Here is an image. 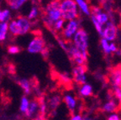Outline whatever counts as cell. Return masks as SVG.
I'll list each match as a JSON object with an SVG mask.
<instances>
[{
    "label": "cell",
    "instance_id": "cell-4",
    "mask_svg": "<svg viewBox=\"0 0 121 120\" xmlns=\"http://www.w3.org/2000/svg\"><path fill=\"white\" fill-rule=\"evenodd\" d=\"M80 28V21L78 19L68 20L66 24H65L60 34L61 35L62 41L65 43H68L72 40V37L75 34V33L78 31V30Z\"/></svg>",
    "mask_w": 121,
    "mask_h": 120
},
{
    "label": "cell",
    "instance_id": "cell-23",
    "mask_svg": "<svg viewBox=\"0 0 121 120\" xmlns=\"http://www.w3.org/2000/svg\"><path fill=\"white\" fill-rule=\"evenodd\" d=\"M11 20V12L9 9H0V22H9Z\"/></svg>",
    "mask_w": 121,
    "mask_h": 120
},
{
    "label": "cell",
    "instance_id": "cell-22",
    "mask_svg": "<svg viewBox=\"0 0 121 120\" xmlns=\"http://www.w3.org/2000/svg\"><path fill=\"white\" fill-rule=\"evenodd\" d=\"M65 24H66V20H65L64 19H62V18H60V19H58V20L53 25L52 28H51V30H53V32H54L55 34H59L60 32H61V30H62Z\"/></svg>",
    "mask_w": 121,
    "mask_h": 120
},
{
    "label": "cell",
    "instance_id": "cell-2",
    "mask_svg": "<svg viewBox=\"0 0 121 120\" xmlns=\"http://www.w3.org/2000/svg\"><path fill=\"white\" fill-rule=\"evenodd\" d=\"M61 18L66 21L78 19L79 12L75 0H60Z\"/></svg>",
    "mask_w": 121,
    "mask_h": 120
},
{
    "label": "cell",
    "instance_id": "cell-6",
    "mask_svg": "<svg viewBox=\"0 0 121 120\" xmlns=\"http://www.w3.org/2000/svg\"><path fill=\"white\" fill-rule=\"evenodd\" d=\"M87 66L86 65H77L72 70V78L78 85L87 82Z\"/></svg>",
    "mask_w": 121,
    "mask_h": 120
},
{
    "label": "cell",
    "instance_id": "cell-16",
    "mask_svg": "<svg viewBox=\"0 0 121 120\" xmlns=\"http://www.w3.org/2000/svg\"><path fill=\"white\" fill-rule=\"evenodd\" d=\"M63 101H64L66 107L71 112H73L75 110L76 107H77V99L72 94H66L63 98Z\"/></svg>",
    "mask_w": 121,
    "mask_h": 120
},
{
    "label": "cell",
    "instance_id": "cell-11",
    "mask_svg": "<svg viewBox=\"0 0 121 120\" xmlns=\"http://www.w3.org/2000/svg\"><path fill=\"white\" fill-rule=\"evenodd\" d=\"M91 14L94 15L95 19L98 20V22L102 25L103 27L104 26L106 23L108 22V14L105 12H104L100 8L98 7H93L91 8Z\"/></svg>",
    "mask_w": 121,
    "mask_h": 120
},
{
    "label": "cell",
    "instance_id": "cell-3",
    "mask_svg": "<svg viewBox=\"0 0 121 120\" xmlns=\"http://www.w3.org/2000/svg\"><path fill=\"white\" fill-rule=\"evenodd\" d=\"M72 45L76 47L81 53H82L86 57H87L88 53V34L84 29L79 28L76 32L72 39Z\"/></svg>",
    "mask_w": 121,
    "mask_h": 120
},
{
    "label": "cell",
    "instance_id": "cell-34",
    "mask_svg": "<svg viewBox=\"0 0 121 120\" xmlns=\"http://www.w3.org/2000/svg\"><path fill=\"white\" fill-rule=\"evenodd\" d=\"M99 1H103V0H99Z\"/></svg>",
    "mask_w": 121,
    "mask_h": 120
},
{
    "label": "cell",
    "instance_id": "cell-17",
    "mask_svg": "<svg viewBox=\"0 0 121 120\" xmlns=\"http://www.w3.org/2000/svg\"><path fill=\"white\" fill-rule=\"evenodd\" d=\"M18 84L19 85L22 90L24 91L25 95H30L32 91V83L30 80L26 78H22L19 79L18 81Z\"/></svg>",
    "mask_w": 121,
    "mask_h": 120
},
{
    "label": "cell",
    "instance_id": "cell-25",
    "mask_svg": "<svg viewBox=\"0 0 121 120\" xmlns=\"http://www.w3.org/2000/svg\"><path fill=\"white\" fill-rule=\"evenodd\" d=\"M39 13H40V10H39V8L37 6H33L30 12L28 14V19H30V21L35 20V19H37V17L39 16Z\"/></svg>",
    "mask_w": 121,
    "mask_h": 120
},
{
    "label": "cell",
    "instance_id": "cell-26",
    "mask_svg": "<svg viewBox=\"0 0 121 120\" xmlns=\"http://www.w3.org/2000/svg\"><path fill=\"white\" fill-rule=\"evenodd\" d=\"M100 44H101V47H102L103 51L104 52L105 55H110L111 52H110V48H109V43L107 39H105L104 38L102 37L100 40Z\"/></svg>",
    "mask_w": 121,
    "mask_h": 120
},
{
    "label": "cell",
    "instance_id": "cell-29",
    "mask_svg": "<svg viewBox=\"0 0 121 120\" xmlns=\"http://www.w3.org/2000/svg\"><path fill=\"white\" fill-rule=\"evenodd\" d=\"M8 52L11 55L18 54V53L20 52V48L19 46H17V45H9V46L8 47Z\"/></svg>",
    "mask_w": 121,
    "mask_h": 120
},
{
    "label": "cell",
    "instance_id": "cell-27",
    "mask_svg": "<svg viewBox=\"0 0 121 120\" xmlns=\"http://www.w3.org/2000/svg\"><path fill=\"white\" fill-rule=\"evenodd\" d=\"M90 17H91V20H92V22H93V25H94L95 29H96V30L98 31V33L99 34H100L101 36H102V34H103V28L104 27L102 26V25L99 24V23L98 22V20H97L96 19H95L94 15L93 14H90Z\"/></svg>",
    "mask_w": 121,
    "mask_h": 120
},
{
    "label": "cell",
    "instance_id": "cell-1",
    "mask_svg": "<svg viewBox=\"0 0 121 120\" xmlns=\"http://www.w3.org/2000/svg\"><path fill=\"white\" fill-rule=\"evenodd\" d=\"M61 18L60 0H51L43 9V21L48 29L51 30L53 25Z\"/></svg>",
    "mask_w": 121,
    "mask_h": 120
},
{
    "label": "cell",
    "instance_id": "cell-24",
    "mask_svg": "<svg viewBox=\"0 0 121 120\" xmlns=\"http://www.w3.org/2000/svg\"><path fill=\"white\" fill-rule=\"evenodd\" d=\"M29 103H30V100L28 99V98H27L26 96H24V97L21 98L20 105H19V111H20L22 113H24V114L26 113L27 109H28Z\"/></svg>",
    "mask_w": 121,
    "mask_h": 120
},
{
    "label": "cell",
    "instance_id": "cell-33",
    "mask_svg": "<svg viewBox=\"0 0 121 120\" xmlns=\"http://www.w3.org/2000/svg\"><path fill=\"white\" fill-rule=\"evenodd\" d=\"M117 53H118V55L121 56V49H120V51H119V50H118V51H117Z\"/></svg>",
    "mask_w": 121,
    "mask_h": 120
},
{
    "label": "cell",
    "instance_id": "cell-13",
    "mask_svg": "<svg viewBox=\"0 0 121 120\" xmlns=\"http://www.w3.org/2000/svg\"><path fill=\"white\" fill-rule=\"evenodd\" d=\"M61 101H62V98L60 95H56V94L52 95L48 98L47 103H46V107L50 111H55L60 104Z\"/></svg>",
    "mask_w": 121,
    "mask_h": 120
},
{
    "label": "cell",
    "instance_id": "cell-10",
    "mask_svg": "<svg viewBox=\"0 0 121 120\" xmlns=\"http://www.w3.org/2000/svg\"><path fill=\"white\" fill-rule=\"evenodd\" d=\"M39 109H40V104H39V99L36 98L32 101H30L29 107L26 113H25V116L27 118H37L39 115Z\"/></svg>",
    "mask_w": 121,
    "mask_h": 120
},
{
    "label": "cell",
    "instance_id": "cell-30",
    "mask_svg": "<svg viewBox=\"0 0 121 120\" xmlns=\"http://www.w3.org/2000/svg\"><path fill=\"white\" fill-rule=\"evenodd\" d=\"M107 119L108 120H119L121 119V118L119 117V114L117 113H111L109 114V116L107 118Z\"/></svg>",
    "mask_w": 121,
    "mask_h": 120
},
{
    "label": "cell",
    "instance_id": "cell-14",
    "mask_svg": "<svg viewBox=\"0 0 121 120\" xmlns=\"http://www.w3.org/2000/svg\"><path fill=\"white\" fill-rule=\"evenodd\" d=\"M119 103L115 101V100L111 99L109 101H108L106 103H104V106L102 107V110L104 111V113H114L118 110L119 108Z\"/></svg>",
    "mask_w": 121,
    "mask_h": 120
},
{
    "label": "cell",
    "instance_id": "cell-12",
    "mask_svg": "<svg viewBox=\"0 0 121 120\" xmlns=\"http://www.w3.org/2000/svg\"><path fill=\"white\" fill-rule=\"evenodd\" d=\"M15 20L17 22L18 26H19V30H20L21 35L26 34L30 30V28H31V21L27 17H25V16L21 15V16H18L15 19Z\"/></svg>",
    "mask_w": 121,
    "mask_h": 120
},
{
    "label": "cell",
    "instance_id": "cell-5",
    "mask_svg": "<svg viewBox=\"0 0 121 120\" xmlns=\"http://www.w3.org/2000/svg\"><path fill=\"white\" fill-rule=\"evenodd\" d=\"M45 47V41L43 37L40 35L35 36L34 39L30 40L29 43L27 51L30 54H38L40 53Z\"/></svg>",
    "mask_w": 121,
    "mask_h": 120
},
{
    "label": "cell",
    "instance_id": "cell-32",
    "mask_svg": "<svg viewBox=\"0 0 121 120\" xmlns=\"http://www.w3.org/2000/svg\"><path fill=\"white\" fill-rule=\"evenodd\" d=\"M72 120H82L83 119V118L82 117V115L80 114H72V117H71Z\"/></svg>",
    "mask_w": 121,
    "mask_h": 120
},
{
    "label": "cell",
    "instance_id": "cell-15",
    "mask_svg": "<svg viewBox=\"0 0 121 120\" xmlns=\"http://www.w3.org/2000/svg\"><path fill=\"white\" fill-rule=\"evenodd\" d=\"M79 95L82 98H88L91 97L93 93V86L90 84H87V82L79 85Z\"/></svg>",
    "mask_w": 121,
    "mask_h": 120
},
{
    "label": "cell",
    "instance_id": "cell-28",
    "mask_svg": "<svg viewBox=\"0 0 121 120\" xmlns=\"http://www.w3.org/2000/svg\"><path fill=\"white\" fill-rule=\"evenodd\" d=\"M113 96L119 102H121V86H114L113 87Z\"/></svg>",
    "mask_w": 121,
    "mask_h": 120
},
{
    "label": "cell",
    "instance_id": "cell-20",
    "mask_svg": "<svg viewBox=\"0 0 121 120\" xmlns=\"http://www.w3.org/2000/svg\"><path fill=\"white\" fill-rule=\"evenodd\" d=\"M9 31L10 34L13 36H19L21 35L20 30L18 26V24L15 19L10 20L9 23Z\"/></svg>",
    "mask_w": 121,
    "mask_h": 120
},
{
    "label": "cell",
    "instance_id": "cell-19",
    "mask_svg": "<svg viewBox=\"0 0 121 120\" xmlns=\"http://www.w3.org/2000/svg\"><path fill=\"white\" fill-rule=\"evenodd\" d=\"M29 0H7L8 5L12 10H19Z\"/></svg>",
    "mask_w": 121,
    "mask_h": 120
},
{
    "label": "cell",
    "instance_id": "cell-18",
    "mask_svg": "<svg viewBox=\"0 0 121 120\" xmlns=\"http://www.w3.org/2000/svg\"><path fill=\"white\" fill-rule=\"evenodd\" d=\"M77 3V5L79 8V9L82 13H84L87 16H90L91 14V8L88 6L85 0H75Z\"/></svg>",
    "mask_w": 121,
    "mask_h": 120
},
{
    "label": "cell",
    "instance_id": "cell-8",
    "mask_svg": "<svg viewBox=\"0 0 121 120\" xmlns=\"http://www.w3.org/2000/svg\"><path fill=\"white\" fill-rule=\"evenodd\" d=\"M66 51H67L68 54L72 58V60H73V62L76 63V65H86L87 57H86L76 47H74L72 44L69 47H67Z\"/></svg>",
    "mask_w": 121,
    "mask_h": 120
},
{
    "label": "cell",
    "instance_id": "cell-21",
    "mask_svg": "<svg viewBox=\"0 0 121 120\" xmlns=\"http://www.w3.org/2000/svg\"><path fill=\"white\" fill-rule=\"evenodd\" d=\"M9 32V23L0 22V42L4 41Z\"/></svg>",
    "mask_w": 121,
    "mask_h": 120
},
{
    "label": "cell",
    "instance_id": "cell-9",
    "mask_svg": "<svg viewBox=\"0 0 121 120\" xmlns=\"http://www.w3.org/2000/svg\"><path fill=\"white\" fill-rule=\"evenodd\" d=\"M109 80L113 87L121 86V65L112 68L109 73Z\"/></svg>",
    "mask_w": 121,
    "mask_h": 120
},
{
    "label": "cell",
    "instance_id": "cell-7",
    "mask_svg": "<svg viewBox=\"0 0 121 120\" xmlns=\"http://www.w3.org/2000/svg\"><path fill=\"white\" fill-rule=\"evenodd\" d=\"M118 29L113 22H107L103 28L102 37L107 39L108 41H114L117 38Z\"/></svg>",
    "mask_w": 121,
    "mask_h": 120
},
{
    "label": "cell",
    "instance_id": "cell-31",
    "mask_svg": "<svg viewBox=\"0 0 121 120\" xmlns=\"http://www.w3.org/2000/svg\"><path fill=\"white\" fill-rule=\"evenodd\" d=\"M109 48H110V52H111V54H113V53L117 52L118 47H117V45L113 43V41H112V43L109 44Z\"/></svg>",
    "mask_w": 121,
    "mask_h": 120
}]
</instances>
